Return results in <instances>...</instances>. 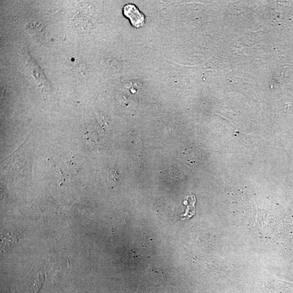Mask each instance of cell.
I'll use <instances>...</instances> for the list:
<instances>
[{"label":"cell","mask_w":293,"mask_h":293,"mask_svg":"<svg viewBox=\"0 0 293 293\" xmlns=\"http://www.w3.org/2000/svg\"><path fill=\"white\" fill-rule=\"evenodd\" d=\"M45 281V276L44 275H41L39 274L38 277L35 280L32 284V290L33 293H39L40 291L41 288L43 285Z\"/></svg>","instance_id":"3"},{"label":"cell","mask_w":293,"mask_h":293,"mask_svg":"<svg viewBox=\"0 0 293 293\" xmlns=\"http://www.w3.org/2000/svg\"><path fill=\"white\" fill-rule=\"evenodd\" d=\"M124 16L129 19L132 25L136 28L142 27L145 21V15L132 3H129L123 7Z\"/></svg>","instance_id":"1"},{"label":"cell","mask_w":293,"mask_h":293,"mask_svg":"<svg viewBox=\"0 0 293 293\" xmlns=\"http://www.w3.org/2000/svg\"><path fill=\"white\" fill-rule=\"evenodd\" d=\"M196 201L195 195H189L185 199L183 203L186 206V209L185 213L181 215L182 220L189 219L195 215Z\"/></svg>","instance_id":"2"}]
</instances>
